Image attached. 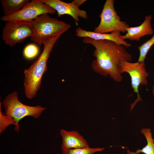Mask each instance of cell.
I'll use <instances>...</instances> for the list:
<instances>
[{"label": "cell", "instance_id": "obj_14", "mask_svg": "<svg viewBox=\"0 0 154 154\" xmlns=\"http://www.w3.org/2000/svg\"><path fill=\"white\" fill-rule=\"evenodd\" d=\"M141 133L144 134L147 142V145L141 149H137L135 152L127 150L128 154H139L143 153L145 154H154V139L152 138L151 129L149 128H142Z\"/></svg>", "mask_w": 154, "mask_h": 154}, {"label": "cell", "instance_id": "obj_2", "mask_svg": "<svg viewBox=\"0 0 154 154\" xmlns=\"http://www.w3.org/2000/svg\"><path fill=\"white\" fill-rule=\"evenodd\" d=\"M60 37H52L46 40L43 44L42 52L28 68L24 70L23 86L27 98H33L39 90L43 76L47 70V62L50 54Z\"/></svg>", "mask_w": 154, "mask_h": 154}, {"label": "cell", "instance_id": "obj_12", "mask_svg": "<svg viewBox=\"0 0 154 154\" xmlns=\"http://www.w3.org/2000/svg\"><path fill=\"white\" fill-rule=\"evenodd\" d=\"M76 35L80 37H89L96 40H108L113 41L118 44L122 45L127 48L131 46V44L122 39L120 36L121 32L115 31L110 33H99L94 31H87L80 27L76 30Z\"/></svg>", "mask_w": 154, "mask_h": 154}, {"label": "cell", "instance_id": "obj_16", "mask_svg": "<svg viewBox=\"0 0 154 154\" xmlns=\"http://www.w3.org/2000/svg\"><path fill=\"white\" fill-rule=\"evenodd\" d=\"M104 148H92L89 147L84 148L72 149L62 151V154H93L95 152L101 151Z\"/></svg>", "mask_w": 154, "mask_h": 154}, {"label": "cell", "instance_id": "obj_4", "mask_svg": "<svg viewBox=\"0 0 154 154\" xmlns=\"http://www.w3.org/2000/svg\"><path fill=\"white\" fill-rule=\"evenodd\" d=\"M2 104L5 110V114L12 117L15 125V130L18 132L20 127L19 121L25 117L30 116L37 118L46 108L39 105L30 106L25 105L18 99V93L14 91L7 95Z\"/></svg>", "mask_w": 154, "mask_h": 154}, {"label": "cell", "instance_id": "obj_7", "mask_svg": "<svg viewBox=\"0 0 154 154\" xmlns=\"http://www.w3.org/2000/svg\"><path fill=\"white\" fill-rule=\"evenodd\" d=\"M120 72L121 74L127 72L131 78V84L134 93L137 94V98L134 102L130 105V111L134 107L137 102L142 101L139 92L140 85H146L147 83V78L149 75L147 71L144 61L135 62L125 61L121 64Z\"/></svg>", "mask_w": 154, "mask_h": 154}, {"label": "cell", "instance_id": "obj_10", "mask_svg": "<svg viewBox=\"0 0 154 154\" xmlns=\"http://www.w3.org/2000/svg\"><path fill=\"white\" fill-rule=\"evenodd\" d=\"M152 18L151 14L146 15L141 25L136 27L127 28L125 35H121L120 38L124 40L128 39L132 41H139L142 37L152 35L154 33L151 24Z\"/></svg>", "mask_w": 154, "mask_h": 154}, {"label": "cell", "instance_id": "obj_11", "mask_svg": "<svg viewBox=\"0 0 154 154\" xmlns=\"http://www.w3.org/2000/svg\"><path fill=\"white\" fill-rule=\"evenodd\" d=\"M60 133L62 139L61 146L62 151L70 149L89 147L86 140L77 131H68L64 129H61Z\"/></svg>", "mask_w": 154, "mask_h": 154}, {"label": "cell", "instance_id": "obj_5", "mask_svg": "<svg viewBox=\"0 0 154 154\" xmlns=\"http://www.w3.org/2000/svg\"><path fill=\"white\" fill-rule=\"evenodd\" d=\"M114 0H106L100 15V22L94 32L99 33H106L115 31L126 33L129 26L125 21H122L115 11Z\"/></svg>", "mask_w": 154, "mask_h": 154}, {"label": "cell", "instance_id": "obj_15", "mask_svg": "<svg viewBox=\"0 0 154 154\" xmlns=\"http://www.w3.org/2000/svg\"><path fill=\"white\" fill-rule=\"evenodd\" d=\"M154 28V23L153 25ZM154 44V33L152 37L149 40L138 47L140 53L138 61L139 62L144 61L146 55L149 49Z\"/></svg>", "mask_w": 154, "mask_h": 154}, {"label": "cell", "instance_id": "obj_18", "mask_svg": "<svg viewBox=\"0 0 154 154\" xmlns=\"http://www.w3.org/2000/svg\"><path fill=\"white\" fill-rule=\"evenodd\" d=\"M2 104L0 102V133H1L9 126L15 125L14 120L11 117L3 114L1 110Z\"/></svg>", "mask_w": 154, "mask_h": 154}, {"label": "cell", "instance_id": "obj_19", "mask_svg": "<svg viewBox=\"0 0 154 154\" xmlns=\"http://www.w3.org/2000/svg\"><path fill=\"white\" fill-rule=\"evenodd\" d=\"M86 1V0H74L72 2L76 6L79 7L84 4Z\"/></svg>", "mask_w": 154, "mask_h": 154}, {"label": "cell", "instance_id": "obj_9", "mask_svg": "<svg viewBox=\"0 0 154 154\" xmlns=\"http://www.w3.org/2000/svg\"><path fill=\"white\" fill-rule=\"evenodd\" d=\"M42 3L54 9L57 12V15L60 17L64 15L71 16L75 21L76 25H78L79 18L86 19L88 15L86 11L81 10L72 2L67 3L60 0H40Z\"/></svg>", "mask_w": 154, "mask_h": 154}, {"label": "cell", "instance_id": "obj_8", "mask_svg": "<svg viewBox=\"0 0 154 154\" xmlns=\"http://www.w3.org/2000/svg\"><path fill=\"white\" fill-rule=\"evenodd\" d=\"M35 33L29 22L10 21L7 22L3 28L2 38L5 43L11 47L33 37Z\"/></svg>", "mask_w": 154, "mask_h": 154}, {"label": "cell", "instance_id": "obj_17", "mask_svg": "<svg viewBox=\"0 0 154 154\" xmlns=\"http://www.w3.org/2000/svg\"><path fill=\"white\" fill-rule=\"evenodd\" d=\"M39 52V48L37 45L34 44H30L25 47L23 54L26 59L31 60L36 57Z\"/></svg>", "mask_w": 154, "mask_h": 154}, {"label": "cell", "instance_id": "obj_1", "mask_svg": "<svg viewBox=\"0 0 154 154\" xmlns=\"http://www.w3.org/2000/svg\"><path fill=\"white\" fill-rule=\"evenodd\" d=\"M83 42L93 45L95 48L91 66L93 70L104 76L108 75L115 81L120 82L123 80L120 72L122 62H131L132 58L125 46L108 40H96L84 37Z\"/></svg>", "mask_w": 154, "mask_h": 154}, {"label": "cell", "instance_id": "obj_3", "mask_svg": "<svg viewBox=\"0 0 154 154\" xmlns=\"http://www.w3.org/2000/svg\"><path fill=\"white\" fill-rule=\"evenodd\" d=\"M29 22L35 33L30 39L40 45L49 38L61 36L71 27L70 24L56 18L51 17L48 14H42Z\"/></svg>", "mask_w": 154, "mask_h": 154}, {"label": "cell", "instance_id": "obj_20", "mask_svg": "<svg viewBox=\"0 0 154 154\" xmlns=\"http://www.w3.org/2000/svg\"><path fill=\"white\" fill-rule=\"evenodd\" d=\"M152 93L153 94L154 96V84L153 85V90H152Z\"/></svg>", "mask_w": 154, "mask_h": 154}, {"label": "cell", "instance_id": "obj_13", "mask_svg": "<svg viewBox=\"0 0 154 154\" xmlns=\"http://www.w3.org/2000/svg\"><path fill=\"white\" fill-rule=\"evenodd\" d=\"M29 0H1L0 1L4 15L7 16L21 9L30 2Z\"/></svg>", "mask_w": 154, "mask_h": 154}, {"label": "cell", "instance_id": "obj_6", "mask_svg": "<svg viewBox=\"0 0 154 154\" xmlns=\"http://www.w3.org/2000/svg\"><path fill=\"white\" fill-rule=\"evenodd\" d=\"M56 11L40 0H32L21 9L11 15H3L1 20L6 22L10 21L29 22L44 14H54Z\"/></svg>", "mask_w": 154, "mask_h": 154}]
</instances>
